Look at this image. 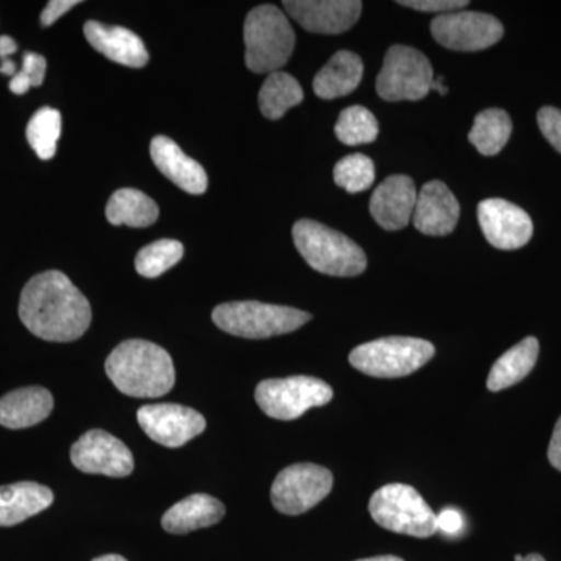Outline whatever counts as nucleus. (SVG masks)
I'll list each match as a JSON object with an SVG mask.
<instances>
[{
    "label": "nucleus",
    "mask_w": 561,
    "mask_h": 561,
    "mask_svg": "<svg viewBox=\"0 0 561 561\" xmlns=\"http://www.w3.org/2000/svg\"><path fill=\"white\" fill-rule=\"evenodd\" d=\"M16 50V41L7 35L0 36V60H9Z\"/></svg>",
    "instance_id": "obj_38"
},
{
    "label": "nucleus",
    "mask_w": 561,
    "mask_h": 561,
    "mask_svg": "<svg viewBox=\"0 0 561 561\" xmlns=\"http://www.w3.org/2000/svg\"><path fill=\"white\" fill-rule=\"evenodd\" d=\"M294 242L313 271L330 276L350 278L367 268V256L356 242L342 232L313 220H298L294 225Z\"/></svg>",
    "instance_id": "obj_3"
},
{
    "label": "nucleus",
    "mask_w": 561,
    "mask_h": 561,
    "mask_svg": "<svg viewBox=\"0 0 561 561\" xmlns=\"http://www.w3.org/2000/svg\"><path fill=\"white\" fill-rule=\"evenodd\" d=\"M357 561H404L400 559V557L394 556H381V557H371V559H364Z\"/></svg>",
    "instance_id": "obj_41"
},
{
    "label": "nucleus",
    "mask_w": 561,
    "mask_h": 561,
    "mask_svg": "<svg viewBox=\"0 0 561 561\" xmlns=\"http://www.w3.org/2000/svg\"><path fill=\"white\" fill-rule=\"evenodd\" d=\"M311 313L260 301H234L217 306L213 320L221 331L242 339H271L289 334L311 321Z\"/></svg>",
    "instance_id": "obj_5"
},
{
    "label": "nucleus",
    "mask_w": 561,
    "mask_h": 561,
    "mask_svg": "<svg viewBox=\"0 0 561 561\" xmlns=\"http://www.w3.org/2000/svg\"><path fill=\"white\" fill-rule=\"evenodd\" d=\"M459 219V202L445 183L434 180L421 187L412 217L416 230L426 236H448Z\"/></svg>",
    "instance_id": "obj_17"
},
{
    "label": "nucleus",
    "mask_w": 561,
    "mask_h": 561,
    "mask_svg": "<svg viewBox=\"0 0 561 561\" xmlns=\"http://www.w3.org/2000/svg\"><path fill=\"white\" fill-rule=\"evenodd\" d=\"M106 375L116 389L133 398H160L175 386L171 354L157 343L122 342L105 362Z\"/></svg>",
    "instance_id": "obj_2"
},
{
    "label": "nucleus",
    "mask_w": 561,
    "mask_h": 561,
    "mask_svg": "<svg viewBox=\"0 0 561 561\" xmlns=\"http://www.w3.org/2000/svg\"><path fill=\"white\" fill-rule=\"evenodd\" d=\"M61 136V113L44 106L33 114L27 125L28 144L41 160H51L57 153L58 140Z\"/></svg>",
    "instance_id": "obj_28"
},
{
    "label": "nucleus",
    "mask_w": 561,
    "mask_h": 561,
    "mask_svg": "<svg viewBox=\"0 0 561 561\" xmlns=\"http://www.w3.org/2000/svg\"><path fill=\"white\" fill-rule=\"evenodd\" d=\"M431 32L438 44L457 51L489 49L504 36V27L496 18L461 10L435 18Z\"/></svg>",
    "instance_id": "obj_11"
},
{
    "label": "nucleus",
    "mask_w": 561,
    "mask_h": 561,
    "mask_svg": "<svg viewBox=\"0 0 561 561\" xmlns=\"http://www.w3.org/2000/svg\"><path fill=\"white\" fill-rule=\"evenodd\" d=\"M379 125L375 114L365 106L354 105L343 110L335 124V136L345 146H362L378 138Z\"/></svg>",
    "instance_id": "obj_29"
},
{
    "label": "nucleus",
    "mask_w": 561,
    "mask_h": 561,
    "mask_svg": "<svg viewBox=\"0 0 561 561\" xmlns=\"http://www.w3.org/2000/svg\"><path fill=\"white\" fill-rule=\"evenodd\" d=\"M245 65L254 73L278 72L290 60L295 32L289 20L275 5L251 10L243 25Z\"/></svg>",
    "instance_id": "obj_4"
},
{
    "label": "nucleus",
    "mask_w": 561,
    "mask_h": 561,
    "mask_svg": "<svg viewBox=\"0 0 561 561\" xmlns=\"http://www.w3.org/2000/svg\"><path fill=\"white\" fill-rule=\"evenodd\" d=\"M540 343L535 337H527L502 354L491 368L486 387L490 391H501L522 382L538 360Z\"/></svg>",
    "instance_id": "obj_24"
},
{
    "label": "nucleus",
    "mask_w": 561,
    "mask_h": 561,
    "mask_svg": "<svg viewBox=\"0 0 561 561\" xmlns=\"http://www.w3.org/2000/svg\"><path fill=\"white\" fill-rule=\"evenodd\" d=\"M375 179V164L370 158L362 153L342 158L334 168L335 184L350 194H359V192L370 190Z\"/></svg>",
    "instance_id": "obj_31"
},
{
    "label": "nucleus",
    "mask_w": 561,
    "mask_h": 561,
    "mask_svg": "<svg viewBox=\"0 0 561 561\" xmlns=\"http://www.w3.org/2000/svg\"><path fill=\"white\" fill-rule=\"evenodd\" d=\"M70 461L81 472L110 478H125L135 470V459L127 445L102 430L81 435L70 449Z\"/></svg>",
    "instance_id": "obj_12"
},
{
    "label": "nucleus",
    "mask_w": 561,
    "mask_h": 561,
    "mask_svg": "<svg viewBox=\"0 0 561 561\" xmlns=\"http://www.w3.org/2000/svg\"><path fill=\"white\" fill-rule=\"evenodd\" d=\"M54 397L44 387H24L0 398V424L7 430H25L47 419Z\"/></svg>",
    "instance_id": "obj_20"
},
{
    "label": "nucleus",
    "mask_w": 561,
    "mask_h": 561,
    "mask_svg": "<svg viewBox=\"0 0 561 561\" xmlns=\"http://www.w3.org/2000/svg\"><path fill=\"white\" fill-rule=\"evenodd\" d=\"M225 516V505L209 494H191L186 500L176 502L162 516L161 524L165 531L186 535L191 531L214 526Z\"/></svg>",
    "instance_id": "obj_22"
},
{
    "label": "nucleus",
    "mask_w": 561,
    "mask_h": 561,
    "mask_svg": "<svg viewBox=\"0 0 561 561\" xmlns=\"http://www.w3.org/2000/svg\"><path fill=\"white\" fill-rule=\"evenodd\" d=\"M364 77V62L359 55L350 50H341L323 66L313 79V91L317 98L324 101L345 98L359 87Z\"/></svg>",
    "instance_id": "obj_23"
},
{
    "label": "nucleus",
    "mask_w": 561,
    "mask_h": 561,
    "mask_svg": "<svg viewBox=\"0 0 561 561\" xmlns=\"http://www.w3.org/2000/svg\"><path fill=\"white\" fill-rule=\"evenodd\" d=\"M54 491L36 482L0 486V527L16 526L49 508Z\"/></svg>",
    "instance_id": "obj_21"
},
{
    "label": "nucleus",
    "mask_w": 561,
    "mask_h": 561,
    "mask_svg": "<svg viewBox=\"0 0 561 561\" xmlns=\"http://www.w3.org/2000/svg\"><path fill=\"white\" fill-rule=\"evenodd\" d=\"M0 73H3V76H9L11 79H13L14 76L18 73L16 69V62L11 60H2V65H0Z\"/></svg>",
    "instance_id": "obj_39"
},
{
    "label": "nucleus",
    "mask_w": 561,
    "mask_h": 561,
    "mask_svg": "<svg viewBox=\"0 0 561 561\" xmlns=\"http://www.w3.org/2000/svg\"><path fill=\"white\" fill-rule=\"evenodd\" d=\"M548 459L556 470L561 472V416L553 430L551 443H549Z\"/></svg>",
    "instance_id": "obj_37"
},
{
    "label": "nucleus",
    "mask_w": 561,
    "mask_h": 561,
    "mask_svg": "<svg viewBox=\"0 0 561 561\" xmlns=\"http://www.w3.org/2000/svg\"><path fill=\"white\" fill-rule=\"evenodd\" d=\"M138 423L142 431L165 448H180L206 430V420L201 412L180 404H149L138 411Z\"/></svg>",
    "instance_id": "obj_13"
},
{
    "label": "nucleus",
    "mask_w": 561,
    "mask_h": 561,
    "mask_svg": "<svg viewBox=\"0 0 561 561\" xmlns=\"http://www.w3.org/2000/svg\"><path fill=\"white\" fill-rule=\"evenodd\" d=\"M400 5L409 7L412 10L424 11V13H454L463 7L470 5L467 0H401Z\"/></svg>",
    "instance_id": "obj_34"
},
{
    "label": "nucleus",
    "mask_w": 561,
    "mask_h": 561,
    "mask_svg": "<svg viewBox=\"0 0 561 561\" xmlns=\"http://www.w3.org/2000/svg\"><path fill=\"white\" fill-rule=\"evenodd\" d=\"M84 38L103 57L122 66L139 69L149 62V51L142 39L127 28L90 21L84 24Z\"/></svg>",
    "instance_id": "obj_18"
},
{
    "label": "nucleus",
    "mask_w": 561,
    "mask_h": 561,
    "mask_svg": "<svg viewBox=\"0 0 561 561\" xmlns=\"http://www.w3.org/2000/svg\"><path fill=\"white\" fill-rule=\"evenodd\" d=\"M151 160L162 175L168 176L180 190L187 194L201 195L208 187V175L197 161L187 157L183 150L165 136L151 140Z\"/></svg>",
    "instance_id": "obj_19"
},
{
    "label": "nucleus",
    "mask_w": 561,
    "mask_h": 561,
    "mask_svg": "<svg viewBox=\"0 0 561 561\" xmlns=\"http://www.w3.org/2000/svg\"><path fill=\"white\" fill-rule=\"evenodd\" d=\"M332 472L313 463L284 468L272 485V502L284 515H301L311 511L331 493Z\"/></svg>",
    "instance_id": "obj_10"
},
{
    "label": "nucleus",
    "mask_w": 561,
    "mask_h": 561,
    "mask_svg": "<svg viewBox=\"0 0 561 561\" xmlns=\"http://www.w3.org/2000/svg\"><path fill=\"white\" fill-rule=\"evenodd\" d=\"M513 124L507 111L490 108L476 117L468 139L483 157H494L511 139Z\"/></svg>",
    "instance_id": "obj_27"
},
{
    "label": "nucleus",
    "mask_w": 561,
    "mask_h": 561,
    "mask_svg": "<svg viewBox=\"0 0 561 561\" xmlns=\"http://www.w3.org/2000/svg\"><path fill=\"white\" fill-rule=\"evenodd\" d=\"M160 216L157 203L149 195L136 190L114 192L106 206V219L111 225H125L131 228H146Z\"/></svg>",
    "instance_id": "obj_25"
},
{
    "label": "nucleus",
    "mask_w": 561,
    "mask_h": 561,
    "mask_svg": "<svg viewBox=\"0 0 561 561\" xmlns=\"http://www.w3.org/2000/svg\"><path fill=\"white\" fill-rule=\"evenodd\" d=\"M416 197L419 192L412 179L405 175L389 176L373 192L370 201L373 219L383 230H402L412 220Z\"/></svg>",
    "instance_id": "obj_16"
},
{
    "label": "nucleus",
    "mask_w": 561,
    "mask_h": 561,
    "mask_svg": "<svg viewBox=\"0 0 561 561\" xmlns=\"http://www.w3.org/2000/svg\"><path fill=\"white\" fill-rule=\"evenodd\" d=\"M92 561H128V560H125L124 557L116 556V553H110V556L98 557V559H94Z\"/></svg>",
    "instance_id": "obj_42"
},
{
    "label": "nucleus",
    "mask_w": 561,
    "mask_h": 561,
    "mask_svg": "<svg viewBox=\"0 0 561 561\" xmlns=\"http://www.w3.org/2000/svg\"><path fill=\"white\" fill-rule=\"evenodd\" d=\"M538 125L545 138L552 144L553 149L561 153V110L545 106L538 111Z\"/></svg>",
    "instance_id": "obj_33"
},
{
    "label": "nucleus",
    "mask_w": 561,
    "mask_h": 561,
    "mask_svg": "<svg viewBox=\"0 0 561 561\" xmlns=\"http://www.w3.org/2000/svg\"><path fill=\"white\" fill-rule=\"evenodd\" d=\"M434 81V70L426 55L409 46L387 50L376 91L387 102L421 101L427 98Z\"/></svg>",
    "instance_id": "obj_9"
},
{
    "label": "nucleus",
    "mask_w": 561,
    "mask_h": 561,
    "mask_svg": "<svg viewBox=\"0 0 561 561\" xmlns=\"http://www.w3.org/2000/svg\"><path fill=\"white\" fill-rule=\"evenodd\" d=\"M47 61L43 55L25 51L22 68L10 81V91L13 94H25L31 88L41 87L46 77Z\"/></svg>",
    "instance_id": "obj_32"
},
{
    "label": "nucleus",
    "mask_w": 561,
    "mask_h": 561,
    "mask_svg": "<svg viewBox=\"0 0 561 561\" xmlns=\"http://www.w3.org/2000/svg\"><path fill=\"white\" fill-rule=\"evenodd\" d=\"M463 529V516L456 508H445L437 515V530L446 535H457Z\"/></svg>",
    "instance_id": "obj_36"
},
{
    "label": "nucleus",
    "mask_w": 561,
    "mask_h": 561,
    "mask_svg": "<svg viewBox=\"0 0 561 561\" xmlns=\"http://www.w3.org/2000/svg\"><path fill=\"white\" fill-rule=\"evenodd\" d=\"M20 319L36 337L73 342L90 328V301L72 280L58 271L33 276L21 294Z\"/></svg>",
    "instance_id": "obj_1"
},
{
    "label": "nucleus",
    "mask_w": 561,
    "mask_h": 561,
    "mask_svg": "<svg viewBox=\"0 0 561 561\" xmlns=\"http://www.w3.org/2000/svg\"><path fill=\"white\" fill-rule=\"evenodd\" d=\"M431 342L415 337H383L351 351L350 364L373 378H404L434 357Z\"/></svg>",
    "instance_id": "obj_7"
},
{
    "label": "nucleus",
    "mask_w": 561,
    "mask_h": 561,
    "mask_svg": "<svg viewBox=\"0 0 561 561\" xmlns=\"http://www.w3.org/2000/svg\"><path fill=\"white\" fill-rule=\"evenodd\" d=\"M478 217L486 241L500 250L522 249L534 234L529 214L502 198L479 203Z\"/></svg>",
    "instance_id": "obj_14"
},
{
    "label": "nucleus",
    "mask_w": 561,
    "mask_h": 561,
    "mask_svg": "<svg viewBox=\"0 0 561 561\" xmlns=\"http://www.w3.org/2000/svg\"><path fill=\"white\" fill-rule=\"evenodd\" d=\"M523 561H546L542 559L541 556H538V553H530V556L524 557Z\"/></svg>",
    "instance_id": "obj_43"
},
{
    "label": "nucleus",
    "mask_w": 561,
    "mask_h": 561,
    "mask_svg": "<svg viewBox=\"0 0 561 561\" xmlns=\"http://www.w3.org/2000/svg\"><path fill=\"white\" fill-rule=\"evenodd\" d=\"M524 560V557L523 556H516L515 557V561H523Z\"/></svg>",
    "instance_id": "obj_44"
},
{
    "label": "nucleus",
    "mask_w": 561,
    "mask_h": 561,
    "mask_svg": "<svg viewBox=\"0 0 561 561\" xmlns=\"http://www.w3.org/2000/svg\"><path fill=\"white\" fill-rule=\"evenodd\" d=\"M431 90H437L440 92V95H446L448 88H445V84H443V77H438L437 80L434 79V81H432Z\"/></svg>",
    "instance_id": "obj_40"
},
{
    "label": "nucleus",
    "mask_w": 561,
    "mask_h": 561,
    "mask_svg": "<svg viewBox=\"0 0 561 561\" xmlns=\"http://www.w3.org/2000/svg\"><path fill=\"white\" fill-rule=\"evenodd\" d=\"M79 3V0H51V2L47 3L43 13H41V24L44 27H49L54 22L60 20L62 14L68 13L69 10H72Z\"/></svg>",
    "instance_id": "obj_35"
},
{
    "label": "nucleus",
    "mask_w": 561,
    "mask_h": 561,
    "mask_svg": "<svg viewBox=\"0 0 561 561\" xmlns=\"http://www.w3.org/2000/svg\"><path fill=\"white\" fill-rule=\"evenodd\" d=\"M183 243L162 239V241L150 243L139 251L135 260L136 272L144 278H158L162 273L179 264L183 257Z\"/></svg>",
    "instance_id": "obj_30"
},
{
    "label": "nucleus",
    "mask_w": 561,
    "mask_h": 561,
    "mask_svg": "<svg viewBox=\"0 0 561 561\" xmlns=\"http://www.w3.org/2000/svg\"><path fill=\"white\" fill-rule=\"evenodd\" d=\"M334 397L330 383L312 376L265 379L257 383L254 398L265 415L280 421L300 419L312 408H321Z\"/></svg>",
    "instance_id": "obj_8"
},
{
    "label": "nucleus",
    "mask_w": 561,
    "mask_h": 561,
    "mask_svg": "<svg viewBox=\"0 0 561 561\" xmlns=\"http://www.w3.org/2000/svg\"><path fill=\"white\" fill-rule=\"evenodd\" d=\"M283 5L302 28L320 35L350 31L359 20L364 7L359 0H289Z\"/></svg>",
    "instance_id": "obj_15"
},
{
    "label": "nucleus",
    "mask_w": 561,
    "mask_h": 561,
    "mask_svg": "<svg viewBox=\"0 0 561 561\" xmlns=\"http://www.w3.org/2000/svg\"><path fill=\"white\" fill-rule=\"evenodd\" d=\"M371 518L383 529L415 538L437 534V515L411 485L390 483L375 491L370 500Z\"/></svg>",
    "instance_id": "obj_6"
},
{
    "label": "nucleus",
    "mask_w": 561,
    "mask_h": 561,
    "mask_svg": "<svg viewBox=\"0 0 561 561\" xmlns=\"http://www.w3.org/2000/svg\"><path fill=\"white\" fill-rule=\"evenodd\" d=\"M305 99L301 84L290 73L273 72L264 81L260 91V108L267 119L278 121Z\"/></svg>",
    "instance_id": "obj_26"
}]
</instances>
